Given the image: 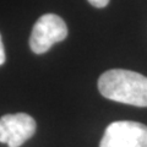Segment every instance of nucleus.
Here are the masks:
<instances>
[{
  "instance_id": "nucleus-4",
  "label": "nucleus",
  "mask_w": 147,
  "mask_h": 147,
  "mask_svg": "<svg viewBox=\"0 0 147 147\" xmlns=\"http://www.w3.org/2000/svg\"><path fill=\"white\" fill-rule=\"evenodd\" d=\"M36 129V120L28 114H6L0 118V142L20 147L34 135Z\"/></svg>"
},
{
  "instance_id": "nucleus-6",
  "label": "nucleus",
  "mask_w": 147,
  "mask_h": 147,
  "mask_svg": "<svg viewBox=\"0 0 147 147\" xmlns=\"http://www.w3.org/2000/svg\"><path fill=\"white\" fill-rule=\"evenodd\" d=\"M6 60V55H5V48L3 44V39H1V34H0V65H3Z\"/></svg>"
},
{
  "instance_id": "nucleus-1",
  "label": "nucleus",
  "mask_w": 147,
  "mask_h": 147,
  "mask_svg": "<svg viewBox=\"0 0 147 147\" xmlns=\"http://www.w3.org/2000/svg\"><path fill=\"white\" fill-rule=\"evenodd\" d=\"M98 90L103 97L124 104L147 107V77L139 72L113 69L102 74Z\"/></svg>"
},
{
  "instance_id": "nucleus-5",
  "label": "nucleus",
  "mask_w": 147,
  "mask_h": 147,
  "mask_svg": "<svg viewBox=\"0 0 147 147\" xmlns=\"http://www.w3.org/2000/svg\"><path fill=\"white\" fill-rule=\"evenodd\" d=\"M88 3L94 7H105L109 4V0H88Z\"/></svg>"
},
{
  "instance_id": "nucleus-3",
  "label": "nucleus",
  "mask_w": 147,
  "mask_h": 147,
  "mask_svg": "<svg viewBox=\"0 0 147 147\" xmlns=\"http://www.w3.org/2000/svg\"><path fill=\"white\" fill-rule=\"evenodd\" d=\"M99 147H147V126L137 121H114L105 129Z\"/></svg>"
},
{
  "instance_id": "nucleus-2",
  "label": "nucleus",
  "mask_w": 147,
  "mask_h": 147,
  "mask_svg": "<svg viewBox=\"0 0 147 147\" xmlns=\"http://www.w3.org/2000/svg\"><path fill=\"white\" fill-rule=\"evenodd\" d=\"M67 26L60 16L45 13L34 24L30 37V47L34 54H44L53 44L67 37Z\"/></svg>"
}]
</instances>
